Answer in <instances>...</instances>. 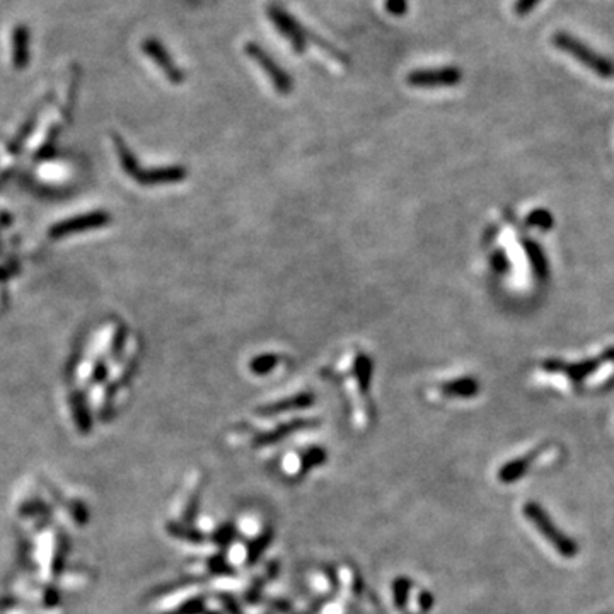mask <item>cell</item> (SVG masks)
<instances>
[{
  "label": "cell",
  "mask_w": 614,
  "mask_h": 614,
  "mask_svg": "<svg viewBox=\"0 0 614 614\" xmlns=\"http://www.w3.org/2000/svg\"><path fill=\"white\" fill-rule=\"evenodd\" d=\"M553 45L558 50H563L565 53H569L570 57H574L575 60H579L582 65H586L588 70H592L599 77L609 79L614 75V63L608 58L594 52L592 48H588L586 43L579 40V38L569 35V33H557L553 36Z\"/></svg>",
  "instance_id": "6da1fadb"
},
{
  "label": "cell",
  "mask_w": 614,
  "mask_h": 614,
  "mask_svg": "<svg viewBox=\"0 0 614 614\" xmlns=\"http://www.w3.org/2000/svg\"><path fill=\"white\" fill-rule=\"evenodd\" d=\"M526 224L527 226L539 227V229H543V231H548V229H552V226H553V217L548 210L537 209V210L532 212V214L527 215Z\"/></svg>",
  "instance_id": "2e32d148"
},
{
  "label": "cell",
  "mask_w": 614,
  "mask_h": 614,
  "mask_svg": "<svg viewBox=\"0 0 614 614\" xmlns=\"http://www.w3.org/2000/svg\"><path fill=\"white\" fill-rule=\"evenodd\" d=\"M31 60V31L26 24H18L12 31V63L18 70L26 69Z\"/></svg>",
  "instance_id": "9c48e42d"
},
{
  "label": "cell",
  "mask_w": 614,
  "mask_h": 614,
  "mask_svg": "<svg viewBox=\"0 0 614 614\" xmlns=\"http://www.w3.org/2000/svg\"><path fill=\"white\" fill-rule=\"evenodd\" d=\"M480 391L478 383L471 378H459L454 380H449L442 386V393L449 398H471Z\"/></svg>",
  "instance_id": "8fae6325"
},
{
  "label": "cell",
  "mask_w": 614,
  "mask_h": 614,
  "mask_svg": "<svg viewBox=\"0 0 614 614\" xmlns=\"http://www.w3.org/2000/svg\"><path fill=\"white\" fill-rule=\"evenodd\" d=\"M142 50L143 53H146L147 57H149L150 60L159 67V70L166 75L169 82L176 84V86L177 84H183L185 80L183 70L176 65L175 60H172V57L169 55L168 48L160 43L158 38H146L142 43Z\"/></svg>",
  "instance_id": "8992f818"
},
{
  "label": "cell",
  "mask_w": 614,
  "mask_h": 614,
  "mask_svg": "<svg viewBox=\"0 0 614 614\" xmlns=\"http://www.w3.org/2000/svg\"><path fill=\"white\" fill-rule=\"evenodd\" d=\"M188 176V171L183 166H166L154 169H141L138 176L135 177L138 185L142 186H163V185H176L183 183Z\"/></svg>",
  "instance_id": "ba28073f"
},
{
  "label": "cell",
  "mask_w": 614,
  "mask_h": 614,
  "mask_svg": "<svg viewBox=\"0 0 614 614\" xmlns=\"http://www.w3.org/2000/svg\"><path fill=\"white\" fill-rule=\"evenodd\" d=\"M524 249H526L529 263H531L532 270H534L536 277L544 278L546 275H548V263H546L543 249H541L534 241H526V243H524Z\"/></svg>",
  "instance_id": "4fadbf2b"
},
{
  "label": "cell",
  "mask_w": 614,
  "mask_h": 614,
  "mask_svg": "<svg viewBox=\"0 0 614 614\" xmlns=\"http://www.w3.org/2000/svg\"><path fill=\"white\" fill-rule=\"evenodd\" d=\"M312 405V398L311 395H295L289 398V400H282L278 401V403H272L268 406H265V408L260 410L261 415H278V413H285V412H292V410H299V408H307V406Z\"/></svg>",
  "instance_id": "30bf717a"
},
{
  "label": "cell",
  "mask_w": 614,
  "mask_h": 614,
  "mask_svg": "<svg viewBox=\"0 0 614 614\" xmlns=\"http://www.w3.org/2000/svg\"><path fill=\"white\" fill-rule=\"evenodd\" d=\"M268 18L275 26H277L278 31H280V35L289 40V43L295 52L302 53L304 50H306V31H304L297 21L292 18L289 12L283 11L280 6L272 4V6H268Z\"/></svg>",
  "instance_id": "5b68a950"
},
{
  "label": "cell",
  "mask_w": 614,
  "mask_h": 614,
  "mask_svg": "<svg viewBox=\"0 0 614 614\" xmlns=\"http://www.w3.org/2000/svg\"><path fill=\"white\" fill-rule=\"evenodd\" d=\"M541 0H515L514 4V12L520 18H524V16H527L529 12L534 11L537 6H539Z\"/></svg>",
  "instance_id": "d6986e66"
},
{
  "label": "cell",
  "mask_w": 614,
  "mask_h": 614,
  "mask_svg": "<svg viewBox=\"0 0 614 614\" xmlns=\"http://www.w3.org/2000/svg\"><path fill=\"white\" fill-rule=\"evenodd\" d=\"M463 74L457 67H442L432 70H413L406 75V82L412 87L435 89V87H454L461 82Z\"/></svg>",
  "instance_id": "277c9868"
},
{
  "label": "cell",
  "mask_w": 614,
  "mask_h": 614,
  "mask_svg": "<svg viewBox=\"0 0 614 614\" xmlns=\"http://www.w3.org/2000/svg\"><path fill=\"white\" fill-rule=\"evenodd\" d=\"M106 374H108V371H106L104 362H97V366L94 368V380L96 383H99V380H104Z\"/></svg>",
  "instance_id": "44dd1931"
},
{
  "label": "cell",
  "mask_w": 614,
  "mask_h": 614,
  "mask_svg": "<svg viewBox=\"0 0 614 614\" xmlns=\"http://www.w3.org/2000/svg\"><path fill=\"white\" fill-rule=\"evenodd\" d=\"M524 514H526L529 522L534 524V527L541 532V536H543L544 539H548V543L552 544L558 553H561L563 557L566 558L574 557V554L577 553V546H575L574 541H571L570 537H566L560 529L554 526V522L549 519V515L546 514L537 503L529 502L527 505L524 507Z\"/></svg>",
  "instance_id": "7a4b0ae2"
},
{
  "label": "cell",
  "mask_w": 614,
  "mask_h": 614,
  "mask_svg": "<svg viewBox=\"0 0 614 614\" xmlns=\"http://www.w3.org/2000/svg\"><path fill=\"white\" fill-rule=\"evenodd\" d=\"M113 141H114V147H116V154H118V159H120L121 169L135 181V177L138 176V172H141V169H142L141 166H138V160L135 159L132 150L128 149V146H126V143L123 142L121 138L118 137V135H114Z\"/></svg>",
  "instance_id": "7c38bea8"
},
{
  "label": "cell",
  "mask_w": 614,
  "mask_h": 614,
  "mask_svg": "<svg viewBox=\"0 0 614 614\" xmlns=\"http://www.w3.org/2000/svg\"><path fill=\"white\" fill-rule=\"evenodd\" d=\"M72 408H74V418L77 422V427L80 432H87L91 429V417H89L87 406L84 403V398L75 393L72 396Z\"/></svg>",
  "instance_id": "9a60e30c"
},
{
  "label": "cell",
  "mask_w": 614,
  "mask_h": 614,
  "mask_svg": "<svg viewBox=\"0 0 614 614\" xmlns=\"http://www.w3.org/2000/svg\"><path fill=\"white\" fill-rule=\"evenodd\" d=\"M282 358L278 357L277 353H263V355H258L249 362V371H251V374L260 375V378H265V375L272 374V372L280 366Z\"/></svg>",
  "instance_id": "5bb4252c"
},
{
  "label": "cell",
  "mask_w": 614,
  "mask_h": 614,
  "mask_svg": "<svg viewBox=\"0 0 614 614\" xmlns=\"http://www.w3.org/2000/svg\"><path fill=\"white\" fill-rule=\"evenodd\" d=\"M490 265L497 273H503L509 268V261H507V256L503 255V251H495L493 255H491Z\"/></svg>",
  "instance_id": "ffe728a7"
},
{
  "label": "cell",
  "mask_w": 614,
  "mask_h": 614,
  "mask_svg": "<svg viewBox=\"0 0 614 614\" xmlns=\"http://www.w3.org/2000/svg\"><path fill=\"white\" fill-rule=\"evenodd\" d=\"M244 52L249 57V60L255 62L256 65L263 70V74L268 77L270 84H272L278 94L282 96L290 94L292 89H294V80H292L290 75L287 74V72L283 70L272 57H270L268 52H265L260 45L253 43V41L244 46Z\"/></svg>",
  "instance_id": "3957f363"
},
{
  "label": "cell",
  "mask_w": 614,
  "mask_h": 614,
  "mask_svg": "<svg viewBox=\"0 0 614 614\" xmlns=\"http://www.w3.org/2000/svg\"><path fill=\"white\" fill-rule=\"evenodd\" d=\"M109 220H111V217H109L106 212H91V214L79 215V217L58 222L57 226L50 229V236L55 237V239H58V237L79 234V232L89 231V229L103 227L109 222Z\"/></svg>",
  "instance_id": "52a82bcc"
},
{
  "label": "cell",
  "mask_w": 614,
  "mask_h": 614,
  "mask_svg": "<svg viewBox=\"0 0 614 614\" xmlns=\"http://www.w3.org/2000/svg\"><path fill=\"white\" fill-rule=\"evenodd\" d=\"M386 11L395 18H403L408 11V0H386Z\"/></svg>",
  "instance_id": "ac0fdd59"
},
{
  "label": "cell",
  "mask_w": 614,
  "mask_h": 614,
  "mask_svg": "<svg viewBox=\"0 0 614 614\" xmlns=\"http://www.w3.org/2000/svg\"><path fill=\"white\" fill-rule=\"evenodd\" d=\"M596 367H597V363L594 362V360H583V362L574 363V366H569V367L565 368V371L569 372L570 378L583 379V378H586V375L591 374V372H594Z\"/></svg>",
  "instance_id": "e0dca14e"
}]
</instances>
